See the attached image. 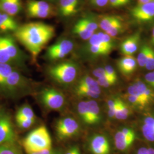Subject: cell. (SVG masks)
<instances>
[{"mask_svg": "<svg viewBox=\"0 0 154 154\" xmlns=\"http://www.w3.org/2000/svg\"><path fill=\"white\" fill-rule=\"evenodd\" d=\"M55 28L41 22H30L18 27L14 35L17 39L36 58L45 46L55 35Z\"/></svg>", "mask_w": 154, "mask_h": 154, "instance_id": "obj_1", "label": "cell"}, {"mask_svg": "<svg viewBox=\"0 0 154 154\" xmlns=\"http://www.w3.org/2000/svg\"><path fill=\"white\" fill-rule=\"evenodd\" d=\"M51 139L44 126L32 130L23 141V147L28 154L51 149Z\"/></svg>", "mask_w": 154, "mask_h": 154, "instance_id": "obj_2", "label": "cell"}, {"mask_svg": "<svg viewBox=\"0 0 154 154\" xmlns=\"http://www.w3.org/2000/svg\"><path fill=\"white\" fill-rule=\"evenodd\" d=\"M48 72L50 76L56 82L62 85H69L75 79L78 67L72 62H62L51 66Z\"/></svg>", "mask_w": 154, "mask_h": 154, "instance_id": "obj_3", "label": "cell"}, {"mask_svg": "<svg viewBox=\"0 0 154 154\" xmlns=\"http://www.w3.org/2000/svg\"><path fill=\"white\" fill-rule=\"evenodd\" d=\"M26 11L28 16L34 18H47L55 13L53 6L45 1H29L26 5Z\"/></svg>", "mask_w": 154, "mask_h": 154, "instance_id": "obj_4", "label": "cell"}, {"mask_svg": "<svg viewBox=\"0 0 154 154\" xmlns=\"http://www.w3.org/2000/svg\"><path fill=\"white\" fill-rule=\"evenodd\" d=\"M80 127L77 121L72 117H65L57 122L55 126L57 137L60 140L72 138L79 132Z\"/></svg>", "mask_w": 154, "mask_h": 154, "instance_id": "obj_5", "label": "cell"}, {"mask_svg": "<svg viewBox=\"0 0 154 154\" xmlns=\"http://www.w3.org/2000/svg\"><path fill=\"white\" fill-rule=\"evenodd\" d=\"M40 97L42 103L50 110H60L65 103L63 94L54 88H45L41 91Z\"/></svg>", "mask_w": 154, "mask_h": 154, "instance_id": "obj_6", "label": "cell"}, {"mask_svg": "<svg viewBox=\"0 0 154 154\" xmlns=\"http://www.w3.org/2000/svg\"><path fill=\"white\" fill-rule=\"evenodd\" d=\"M73 42L69 39H63L50 46L47 50L46 56L50 61L65 58L74 49Z\"/></svg>", "mask_w": 154, "mask_h": 154, "instance_id": "obj_7", "label": "cell"}, {"mask_svg": "<svg viewBox=\"0 0 154 154\" xmlns=\"http://www.w3.org/2000/svg\"><path fill=\"white\" fill-rule=\"evenodd\" d=\"M88 149L92 154H111V146L108 138L102 134H95L88 140Z\"/></svg>", "mask_w": 154, "mask_h": 154, "instance_id": "obj_8", "label": "cell"}, {"mask_svg": "<svg viewBox=\"0 0 154 154\" xmlns=\"http://www.w3.org/2000/svg\"><path fill=\"white\" fill-rule=\"evenodd\" d=\"M128 95H135L143 99L148 105L154 101V91L142 81L138 80L127 88Z\"/></svg>", "mask_w": 154, "mask_h": 154, "instance_id": "obj_9", "label": "cell"}, {"mask_svg": "<svg viewBox=\"0 0 154 154\" xmlns=\"http://www.w3.org/2000/svg\"><path fill=\"white\" fill-rule=\"evenodd\" d=\"M16 134L10 117L6 114L0 115V145L14 143Z\"/></svg>", "mask_w": 154, "mask_h": 154, "instance_id": "obj_10", "label": "cell"}, {"mask_svg": "<svg viewBox=\"0 0 154 154\" xmlns=\"http://www.w3.org/2000/svg\"><path fill=\"white\" fill-rule=\"evenodd\" d=\"M132 17L138 21L149 22L154 19V1L138 4L131 11Z\"/></svg>", "mask_w": 154, "mask_h": 154, "instance_id": "obj_11", "label": "cell"}, {"mask_svg": "<svg viewBox=\"0 0 154 154\" xmlns=\"http://www.w3.org/2000/svg\"><path fill=\"white\" fill-rule=\"evenodd\" d=\"M82 0H59V13L63 17H69L77 14Z\"/></svg>", "mask_w": 154, "mask_h": 154, "instance_id": "obj_12", "label": "cell"}, {"mask_svg": "<svg viewBox=\"0 0 154 154\" xmlns=\"http://www.w3.org/2000/svg\"><path fill=\"white\" fill-rule=\"evenodd\" d=\"M1 38L13 64L22 63L23 60V56L13 39L9 36H3Z\"/></svg>", "mask_w": 154, "mask_h": 154, "instance_id": "obj_13", "label": "cell"}, {"mask_svg": "<svg viewBox=\"0 0 154 154\" xmlns=\"http://www.w3.org/2000/svg\"><path fill=\"white\" fill-rule=\"evenodd\" d=\"M25 83V79L18 72L14 70L8 77L5 82L0 87L4 91L13 92L22 87Z\"/></svg>", "mask_w": 154, "mask_h": 154, "instance_id": "obj_14", "label": "cell"}, {"mask_svg": "<svg viewBox=\"0 0 154 154\" xmlns=\"http://www.w3.org/2000/svg\"><path fill=\"white\" fill-rule=\"evenodd\" d=\"M140 40V33H137L125 39L121 45L122 53L125 56H132L138 49Z\"/></svg>", "mask_w": 154, "mask_h": 154, "instance_id": "obj_15", "label": "cell"}, {"mask_svg": "<svg viewBox=\"0 0 154 154\" xmlns=\"http://www.w3.org/2000/svg\"><path fill=\"white\" fill-rule=\"evenodd\" d=\"M135 136H127L119 130L114 137V143L116 148L120 151H125L130 147L135 141Z\"/></svg>", "mask_w": 154, "mask_h": 154, "instance_id": "obj_16", "label": "cell"}, {"mask_svg": "<svg viewBox=\"0 0 154 154\" xmlns=\"http://www.w3.org/2000/svg\"><path fill=\"white\" fill-rule=\"evenodd\" d=\"M1 11L13 17L22 10L21 0H0Z\"/></svg>", "mask_w": 154, "mask_h": 154, "instance_id": "obj_17", "label": "cell"}, {"mask_svg": "<svg viewBox=\"0 0 154 154\" xmlns=\"http://www.w3.org/2000/svg\"><path fill=\"white\" fill-rule=\"evenodd\" d=\"M137 66V61L132 56L127 55L118 61V67L122 73L125 75L132 74Z\"/></svg>", "mask_w": 154, "mask_h": 154, "instance_id": "obj_18", "label": "cell"}, {"mask_svg": "<svg viewBox=\"0 0 154 154\" xmlns=\"http://www.w3.org/2000/svg\"><path fill=\"white\" fill-rule=\"evenodd\" d=\"M16 20L13 17L0 11V32H16L18 28Z\"/></svg>", "mask_w": 154, "mask_h": 154, "instance_id": "obj_19", "label": "cell"}, {"mask_svg": "<svg viewBox=\"0 0 154 154\" xmlns=\"http://www.w3.org/2000/svg\"><path fill=\"white\" fill-rule=\"evenodd\" d=\"M142 131L144 138L149 142L154 143V116H148L144 118Z\"/></svg>", "mask_w": 154, "mask_h": 154, "instance_id": "obj_20", "label": "cell"}, {"mask_svg": "<svg viewBox=\"0 0 154 154\" xmlns=\"http://www.w3.org/2000/svg\"><path fill=\"white\" fill-rule=\"evenodd\" d=\"M87 102L89 114V125L97 124L100 121V113L99 105L94 100H90Z\"/></svg>", "mask_w": 154, "mask_h": 154, "instance_id": "obj_21", "label": "cell"}, {"mask_svg": "<svg viewBox=\"0 0 154 154\" xmlns=\"http://www.w3.org/2000/svg\"><path fill=\"white\" fill-rule=\"evenodd\" d=\"M72 32L84 40H88L95 34L86 27L81 19L74 25Z\"/></svg>", "mask_w": 154, "mask_h": 154, "instance_id": "obj_22", "label": "cell"}, {"mask_svg": "<svg viewBox=\"0 0 154 154\" xmlns=\"http://www.w3.org/2000/svg\"><path fill=\"white\" fill-rule=\"evenodd\" d=\"M101 93V90H94L77 86L75 88V93L78 97H88L92 98H97Z\"/></svg>", "mask_w": 154, "mask_h": 154, "instance_id": "obj_23", "label": "cell"}, {"mask_svg": "<svg viewBox=\"0 0 154 154\" xmlns=\"http://www.w3.org/2000/svg\"><path fill=\"white\" fill-rule=\"evenodd\" d=\"M131 114V110L128 106L122 100L119 99V105L116 111L115 117L118 120H125Z\"/></svg>", "mask_w": 154, "mask_h": 154, "instance_id": "obj_24", "label": "cell"}, {"mask_svg": "<svg viewBox=\"0 0 154 154\" xmlns=\"http://www.w3.org/2000/svg\"><path fill=\"white\" fill-rule=\"evenodd\" d=\"M77 86L92 88L94 90H100L97 81H95L92 77L88 75H85L81 78Z\"/></svg>", "mask_w": 154, "mask_h": 154, "instance_id": "obj_25", "label": "cell"}, {"mask_svg": "<svg viewBox=\"0 0 154 154\" xmlns=\"http://www.w3.org/2000/svg\"><path fill=\"white\" fill-rule=\"evenodd\" d=\"M77 111L81 119L87 125H89V114L87 101L80 102L77 105Z\"/></svg>", "mask_w": 154, "mask_h": 154, "instance_id": "obj_26", "label": "cell"}, {"mask_svg": "<svg viewBox=\"0 0 154 154\" xmlns=\"http://www.w3.org/2000/svg\"><path fill=\"white\" fill-rule=\"evenodd\" d=\"M20 118H29L35 119L34 111L30 106H23L18 110L16 116V119Z\"/></svg>", "mask_w": 154, "mask_h": 154, "instance_id": "obj_27", "label": "cell"}, {"mask_svg": "<svg viewBox=\"0 0 154 154\" xmlns=\"http://www.w3.org/2000/svg\"><path fill=\"white\" fill-rule=\"evenodd\" d=\"M119 18V17L114 16L104 17L101 19V21L99 22V27L106 33L117 21Z\"/></svg>", "mask_w": 154, "mask_h": 154, "instance_id": "obj_28", "label": "cell"}, {"mask_svg": "<svg viewBox=\"0 0 154 154\" xmlns=\"http://www.w3.org/2000/svg\"><path fill=\"white\" fill-rule=\"evenodd\" d=\"M14 70L13 66L9 64L0 63V87Z\"/></svg>", "mask_w": 154, "mask_h": 154, "instance_id": "obj_29", "label": "cell"}, {"mask_svg": "<svg viewBox=\"0 0 154 154\" xmlns=\"http://www.w3.org/2000/svg\"><path fill=\"white\" fill-rule=\"evenodd\" d=\"M123 23L122 20L119 18L117 21L106 32L110 37H114L121 33L123 29Z\"/></svg>", "mask_w": 154, "mask_h": 154, "instance_id": "obj_30", "label": "cell"}, {"mask_svg": "<svg viewBox=\"0 0 154 154\" xmlns=\"http://www.w3.org/2000/svg\"><path fill=\"white\" fill-rule=\"evenodd\" d=\"M0 63L9 64L11 65L13 64V62L3 44L1 37H0Z\"/></svg>", "mask_w": 154, "mask_h": 154, "instance_id": "obj_31", "label": "cell"}, {"mask_svg": "<svg viewBox=\"0 0 154 154\" xmlns=\"http://www.w3.org/2000/svg\"><path fill=\"white\" fill-rule=\"evenodd\" d=\"M149 46L147 45H144L141 48L137 58V62L139 66L141 67H144L147 58Z\"/></svg>", "mask_w": 154, "mask_h": 154, "instance_id": "obj_32", "label": "cell"}, {"mask_svg": "<svg viewBox=\"0 0 154 154\" xmlns=\"http://www.w3.org/2000/svg\"><path fill=\"white\" fill-rule=\"evenodd\" d=\"M0 154H21L14 143L0 145Z\"/></svg>", "mask_w": 154, "mask_h": 154, "instance_id": "obj_33", "label": "cell"}, {"mask_svg": "<svg viewBox=\"0 0 154 154\" xmlns=\"http://www.w3.org/2000/svg\"><path fill=\"white\" fill-rule=\"evenodd\" d=\"M88 48L90 52L95 55H107L111 51L105 47L98 45H89Z\"/></svg>", "mask_w": 154, "mask_h": 154, "instance_id": "obj_34", "label": "cell"}, {"mask_svg": "<svg viewBox=\"0 0 154 154\" xmlns=\"http://www.w3.org/2000/svg\"><path fill=\"white\" fill-rule=\"evenodd\" d=\"M120 98H116L110 99L108 101V115L110 118H114L116 116V111L118 109Z\"/></svg>", "mask_w": 154, "mask_h": 154, "instance_id": "obj_35", "label": "cell"}, {"mask_svg": "<svg viewBox=\"0 0 154 154\" xmlns=\"http://www.w3.org/2000/svg\"><path fill=\"white\" fill-rule=\"evenodd\" d=\"M127 100L132 105L134 106L139 109H142L146 106H147L148 104L144 102L143 99L140 98L139 97H138L135 95H127Z\"/></svg>", "mask_w": 154, "mask_h": 154, "instance_id": "obj_36", "label": "cell"}, {"mask_svg": "<svg viewBox=\"0 0 154 154\" xmlns=\"http://www.w3.org/2000/svg\"><path fill=\"white\" fill-rule=\"evenodd\" d=\"M81 20L91 32L95 33V32L98 29L99 25L93 18L87 17L82 18Z\"/></svg>", "mask_w": 154, "mask_h": 154, "instance_id": "obj_37", "label": "cell"}, {"mask_svg": "<svg viewBox=\"0 0 154 154\" xmlns=\"http://www.w3.org/2000/svg\"><path fill=\"white\" fill-rule=\"evenodd\" d=\"M147 70H154V50L149 46L147 58L144 67Z\"/></svg>", "mask_w": 154, "mask_h": 154, "instance_id": "obj_38", "label": "cell"}, {"mask_svg": "<svg viewBox=\"0 0 154 154\" xmlns=\"http://www.w3.org/2000/svg\"><path fill=\"white\" fill-rule=\"evenodd\" d=\"M18 126L23 129L29 128L34 124L35 119L29 118H20L16 119Z\"/></svg>", "mask_w": 154, "mask_h": 154, "instance_id": "obj_39", "label": "cell"}, {"mask_svg": "<svg viewBox=\"0 0 154 154\" xmlns=\"http://www.w3.org/2000/svg\"><path fill=\"white\" fill-rule=\"evenodd\" d=\"M97 82L99 84V86L103 88H108L114 85L116 81L110 77H105L98 79Z\"/></svg>", "mask_w": 154, "mask_h": 154, "instance_id": "obj_40", "label": "cell"}, {"mask_svg": "<svg viewBox=\"0 0 154 154\" xmlns=\"http://www.w3.org/2000/svg\"><path fill=\"white\" fill-rule=\"evenodd\" d=\"M93 74L95 77L97 78V79L101 78H105V77H110L107 74V72L105 70V68H102V67H98L95 69L93 71Z\"/></svg>", "mask_w": 154, "mask_h": 154, "instance_id": "obj_41", "label": "cell"}, {"mask_svg": "<svg viewBox=\"0 0 154 154\" xmlns=\"http://www.w3.org/2000/svg\"><path fill=\"white\" fill-rule=\"evenodd\" d=\"M131 0H109L110 5L113 7H121L130 4Z\"/></svg>", "mask_w": 154, "mask_h": 154, "instance_id": "obj_42", "label": "cell"}, {"mask_svg": "<svg viewBox=\"0 0 154 154\" xmlns=\"http://www.w3.org/2000/svg\"><path fill=\"white\" fill-rule=\"evenodd\" d=\"M105 70L107 72V74L112 79H113L115 81H117V74L116 72V70H114V69L111 66V65H106L105 67Z\"/></svg>", "mask_w": 154, "mask_h": 154, "instance_id": "obj_43", "label": "cell"}, {"mask_svg": "<svg viewBox=\"0 0 154 154\" xmlns=\"http://www.w3.org/2000/svg\"><path fill=\"white\" fill-rule=\"evenodd\" d=\"M144 79L147 83L154 90V70L146 74L144 76Z\"/></svg>", "mask_w": 154, "mask_h": 154, "instance_id": "obj_44", "label": "cell"}, {"mask_svg": "<svg viewBox=\"0 0 154 154\" xmlns=\"http://www.w3.org/2000/svg\"><path fill=\"white\" fill-rule=\"evenodd\" d=\"M65 154H81V151L78 146L74 145L67 149Z\"/></svg>", "mask_w": 154, "mask_h": 154, "instance_id": "obj_45", "label": "cell"}, {"mask_svg": "<svg viewBox=\"0 0 154 154\" xmlns=\"http://www.w3.org/2000/svg\"><path fill=\"white\" fill-rule=\"evenodd\" d=\"M109 0H90L93 5L97 7H103L107 4Z\"/></svg>", "mask_w": 154, "mask_h": 154, "instance_id": "obj_46", "label": "cell"}, {"mask_svg": "<svg viewBox=\"0 0 154 154\" xmlns=\"http://www.w3.org/2000/svg\"><path fill=\"white\" fill-rule=\"evenodd\" d=\"M54 150H53L51 149H45V150L40 151L38 152H33V153L29 154H51L54 152Z\"/></svg>", "mask_w": 154, "mask_h": 154, "instance_id": "obj_47", "label": "cell"}, {"mask_svg": "<svg viewBox=\"0 0 154 154\" xmlns=\"http://www.w3.org/2000/svg\"><path fill=\"white\" fill-rule=\"evenodd\" d=\"M148 154V147H141L136 152L135 154Z\"/></svg>", "mask_w": 154, "mask_h": 154, "instance_id": "obj_48", "label": "cell"}, {"mask_svg": "<svg viewBox=\"0 0 154 154\" xmlns=\"http://www.w3.org/2000/svg\"><path fill=\"white\" fill-rule=\"evenodd\" d=\"M154 0H138L139 4L147 3V2H154Z\"/></svg>", "mask_w": 154, "mask_h": 154, "instance_id": "obj_49", "label": "cell"}, {"mask_svg": "<svg viewBox=\"0 0 154 154\" xmlns=\"http://www.w3.org/2000/svg\"><path fill=\"white\" fill-rule=\"evenodd\" d=\"M154 154V148L148 147V154Z\"/></svg>", "mask_w": 154, "mask_h": 154, "instance_id": "obj_50", "label": "cell"}, {"mask_svg": "<svg viewBox=\"0 0 154 154\" xmlns=\"http://www.w3.org/2000/svg\"><path fill=\"white\" fill-rule=\"evenodd\" d=\"M151 37H152V44L154 45V28H153V29H152Z\"/></svg>", "mask_w": 154, "mask_h": 154, "instance_id": "obj_51", "label": "cell"}, {"mask_svg": "<svg viewBox=\"0 0 154 154\" xmlns=\"http://www.w3.org/2000/svg\"><path fill=\"white\" fill-rule=\"evenodd\" d=\"M51 154H62V153H61V151H56V150H54V152Z\"/></svg>", "mask_w": 154, "mask_h": 154, "instance_id": "obj_52", "label": "cell"}, {"mask_svg": "<svg viewBox=\"0 0 154 154\" xmlns=\"http://www.w3.org/2000/svg\"><path fill=\"white\" fill-rule=\"evenodd\" d=\"M48 1L49 2H56L57 1H59V0H48Z\"/></svg>", "mask_w": 154, "mask_h": 154, "instance_id": "obj_53", "label": "cell"}, {"mask_svg": "<svg viewBox=\"0 0 154 154\" xmlns=\"http://www.w3.org/2000/svg\"><path fill=\"white\" fill-rule=\"evenodd\" d=\"M0 11H1V8H0Z\"/></svg>", "mask_w": 154, "mask_h": 154, "instance_id": "obj_54", "label": "cell"}]
</instances>
